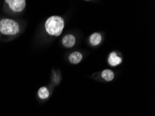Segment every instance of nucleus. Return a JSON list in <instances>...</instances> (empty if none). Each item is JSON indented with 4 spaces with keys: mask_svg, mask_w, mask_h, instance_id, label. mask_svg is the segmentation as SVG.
Wrapping results in <instances>:
<instances>
[{
    "mask_svg": "<svg viewBox=\"0 0 155 116\" xmlns=\"http://www.w3.org/2000/svg\"><path fill=\"white\" fill-rule=\"evenodd\" d=\"M102 77L107 81H111L114 79V72L111 70H104L101 74Z\"/></svg>",
    "mask_w": 155,
    "mask_h": 116,
    "instance_id": "obj_8",
    "label": "nucleus"
},
{
    "mask_svg": "<svg viewBox=\"0 0 155 116\" xmlns=\"http://www.w3.org/2000/svg\"><path fill=\"white\" fill-rule=\"evenodd\" d=\"M64 27V20L58 15L51 16L45 23V31L51 36H59L62 34Z\"/></svg>",
    "mask_w": 155,
    "mask_h": 116,
    "instance_id": "obj_1",
    "label": "nucleus"
},
{
    "mask_svg": "<svg viewBox=\"0 0 155 116\" xmlns=\"http://www.w3.org/2000/svg\"><path fill=\"white\" fill-rule=\"evenodd\" d=\"M76 43V38L72 34L65 35L62 39L63 45L67 48H71Z\"/></svg>",
    "mask_w": 155,
    "mask_h": 116,
    "instance_id": "obj_5",
    "label": "nucleus"
},
{
    "mask_svg": "<svg viewBox=\"0 0 155 116\" xmlns=\"http://www.w3.org/2000/svg\"><path fill=\"white\" fill-rule=\"evenodd\" d=\"M20 26L17 21L11 18H3L0 20V34L8 36L18 35Z\"/></svg>",
    "mask_w": 155,
    "mask_h": 116,
    "instance_id": "obj_2",
    "label": "nucleus"
},
{
    "mask_svg": "<svg viewBox=\"0 0 155 116\" xmlns=\"http://www.w3.org/2000/svg\"><path fill=\"white\" fill-rule=\"evenodd\" d=\"M102 35L99 33H94L90 36L89 38V41L91 45L93 46H97L101 43L102 42Z\"/></svg>",
    "mask_w": 155,
    "mask_h": 116,
    "instance_id": "obj_7",
    "label": "nucleus"
},
{
    "mask_svg": "<svg viewBox=\"0 0 155 116\" xmlns=\"http://www.w3.org/2000/svg\"><path fill=\"white\" fill-rule=\"evenodd\" d=\"M9 8L15 13H20L25 10L26 1L25 0H7L5 1Z\"/></svg>",
    "mask_w": 155,
    "mask_h": 116,
    "instance_id": "obj_3",
    "label": "nucleus"
},
{
    "mask_svg": "<svg viewBox=\"0 0 155 116\" xmlns=\"http://www.w3.org/2000/svg\"><path fill=\"white\" fill-rule=\"evenodd\" d=\"M122 62H123V58L118 56L116 51H112L109 54V58H108V63L112 67H116L117 65H120Z\"/></svg>",
    "mask_w": 155,
    "mask_h": 116,
    "instance_id": "obj_4",
    "label": "nucleus"
},
{
    "mask_svg": "<svg viewBox=\"0 0 155 116\" xmlns=\"http://www.w3.org/2000/svg\"><path fill=\"white\" fill-rule=\"evenodd\" d=\"M38 98L41 99H46L49 98L50 96V91L48 89V88L43 86L40 88L38 91Z\"/></svg>",
    "mask_w": 155,
    "mask_h": 116,
    "instance_id": "obj_9",
    "label": "nucleus"
},
{
    "mask_svg": "<svg viewBox=\"0 0 155 116\" xmlns=\"http://www.w3.org/2000/svg\"><path fill=\"white\" fill-rule=\"evenodd\" d=\"M82 58H83V55L79 51H74L69 56V61L72 64H79L81 61Z\"/></svg>",
    "mask_w": 155,
    "mask_h": 116,
    "instance_id": "obj_6",
    "label": "nucleus"
}]
</instances>
